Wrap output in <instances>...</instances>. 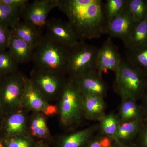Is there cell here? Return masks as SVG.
<instances>
[{
  "label": "cell",
  "mask_w": 147,
  "mask_h": 147,
  "mask_svg": "<svg viewBox=\"0 0 147 147\" xmlns=\"http://www.w3.org/2000/svg\"><path fill=\"white\" fill-rule=\"evenodd\" d=\"M57 7L79 41L98 38L106 33L108 23L101 0H59Z\"/></svg>",
  "instance_id": "6da1fadb"
},
{
  "label": "cell",
  "mask_w": 147,
  "mask_h": 147,
  "mask_svg": "<svg viewBox=\"0 0 147 147\" xmlns=\"http://www.w3.org/2000/svg\"><path fill=\"white\" fill-rule=\"evenodd\" d=\"M84 96L75 79L67 76L57 100L60 126L67 131L75 130L85 119Z\"/></svg>",
  "instance_id": "7a4b0ae2"
},
{
  "label": "cell",
  "mask_w": 147,
  "mask_h": 147,
  "mask_svg": "<svg viewBox=\"0 0 147 147\" xmlns=\"http://www.w3.org/2000/svg\"><path fill=\"white\" fill-rule=\"evenodd\" d=\"M69 50L43 35L34 52V68L67 75Z\"/></svg>",
  "instance_id": "3957f363"
},
{
  "label": "cell",
  "mask_w": 147,
  "mask_h": 147,
  "mask_svg": "<svg viewBox=\"0 0 147 147\" xmlns=\"http://www.w3.org/2000/svg\"><path fill=\"white\" fill-rule=\"evenodd\" d=\"M115 74L113 90L121 99L138 101L144 97L147 88V76L144 72L122 59Z\"/></svg>",
  "instance_id": "277c9868"
},
{
  "label": "cell",
  "mask_w": 147,
  "mask_h": 147,
  "mask_svg": "<svg viewBox=\"0 0 147 147\" xmlns=\"http://www.w3.org/2000/svg\"><path fill=\"white\" fill-rule=\"evenodd\" d=\"M27 78L19 71L0 77V111L3 115L22 107Z\"/></svg>",
  "instance_id": "5b68a950"
},
{
  "label": "cell",
  "mask_w": 147,
  "mask_h": 147,
  "mask_svg": "<svg viewBox=\"0 0 147 147\" xmlns=\"http://www.w3.org/2000/svg\"><path fill=\"white\" fill-rule=\"evenodd\" d=\"M98 48L80 41L69 48L67 62V76L78 78L85 74L96 70V60Z\"/></svg>",
  "instance_id": "8992f818"
},
{
  "label": "cell",
  "mask_w": 147,
  "mask_h": 147,
  "mask_svg": "<svg viewBox=\"0 0 147 147\" xmlns=\"http://www.w3.org/2000/svg\"><path fill=\"white\" fill-rule=\"evenodd\" d=\"M63 74L34 68L29 79L48 103L58 100L67 78Z\"/></svg>",
  "instance_id": "52a82bcc"
},
{
  "label": "cell",
  "mask_w": 147,
  "mask_h": 147,
  "mask_svg": "<svg viewBox=\"0 0 147 147\" xmlns=\"http://www.w3.org/2000/svg\"><path fill=\"white\" fill-rule=\"evenodd\" d=\"M30 112L21 107L3 115L0 129V138L2 139L29 135L28 124Z\"/></svg>",
  "instance_id": "ba28073f"
},
{
  "label": "cell",
  "mask_w": 147,
  "mask_h": 147,
  "mask_svg": "<svg viewBox=\"0 0 147 147\" xmlns=\"http://www.w3.org/2000/svg\"><path fill=\"white\" fill-rule=\"evenodd\" d=\"M59 0H36L29 3L22 11L21 18L42 32L48 14L57 7Z\"/></svg>",
  "instance_id": "9c48e42d"
},
{
  "label": "cell",
  "mask_w": 147,
  "mask_h": 147,
  "mask_svg": "<svg viewBox=\"0 0 147 147\" xmlns=\"http://www.w3.org/2000/svg\"><path fill=\"white\" fill-rule=\"evenodd\" d=\"M45 28L46 31L45 35L47 37L69 49L80 41L68 21L52 18L47 20Z\"/></svg>",
  "instance_id": "30bf717a"
},
{
  "label": "cell",
  "mask_w": 147,
  "mask_h": 147,
  "mask_svg": "<svg viewBox=\"0 0 147 147\" xmlns=\"http://www.w3.org/2000/svg\"><path fill=\"white\" fill-rule=\"evenodd\" d=\"M98 130V123L53 137L51 147H85Z\"/></svg>",
  "instance_id": "8fae6325"
},
{
  "label": "cell",
  "mask_w": 147,
  "mask_h": 147,
  "mask_svg": "<svg viewBox=\"0 0 147 147\" xmlns=\"http://www.w3.org/2000/svg\"><path fill=\"white\" fill-rule=\"evenodd\" d=\"M122 60L117 47L113 43L111 38H108L98 48L96 70L102 74L108 70L115 73L118 69Z\"/></svg>",
  "instance_id": "7c38bea8"
},
{
  "label": "cell",
  "mask_w": 147,
  "mask_h": 147,
  "mask_svg": "<svg viewBox=\"0 0 147 147\" xmlns=\"http://www.w3.org/2000/svg\"><path fill=\"white\" fill-rule=\"evenodd\" d=\"M74 79L83 95L96 96L104 98L107 96L108 85L102 79V74L97 70Z\"/></svg>",
  "instance_id": "4fadbf2b"
},
{
  "label": "cell",
  "mask_w": 147,
  "mask_h": 147,
  "mask_svg": "<svg viewBox=\"0 0 147 147\" xmlns=\"http://www.w3.org/2000/svg\"><path fill=\"white\" fill-rule=\"evenodd\" d=\"M136 24L126 8L121 14L108 22L105 34L110 37L121 40L125 44Z\"/></svg>",
  "instance_id": "5bb4252c"
},
{
  "label": "cell",
  "mask_w": 147,
  "mask_h": 147,
  "mask_svg": "<svg viewBox=\"0 0 147 147\" xmlns=\"http://www.w3.org/2000/svg\"><path fill=\"white\" fill-rule=\"evenodd\" d=\"M46 117L42 112L32 113L28 124V134L36 140H42L50 145L53 137L47 125Z\"/></svg>",
  "instance_id": "9a60e30c"
},
{
  "label": "cell",
  "mask_w": 147,
  "mask_h": 147,
  "mask_svg": "<svg viewBox=\"0 0 147 147\" xmlns=\"http://www.w3.org/2000/svg\"><path fill=\"white\" fill-rule=\"evenodd\" d=\"M48 102L28 78H27L21 99V105L30 113L42 112Z\"/></svg>",
  "instance_id": "2e32d148"
},
{
  "label": "cell",
  "mask_w": 147,
  "mask_h": 147,
  "mask_svg": "<svg viewBox=\"0 0 147 147\" xmlns=\"http://www.w3.org/2000/svg\"><path fill=\"white\" fill-rule=\"evenodd\" d=\"M12 36L25 41L34 49L42 39L43 35L40 30L27 21L20 20L10 29Z\"/></svg>",
  "instance_id": "e0dca14e"
},
{
  "label": "cell",
  "mask_w": 147,
  "mask_h": 147,
  "mask_svg": "<svg viewBox=\"0 0 147 147\" xmlns=\"http://www.w3.org/2000/svg\"><path fill=\"white\" fill-rule=\"evenodd\" d=\"M83 96L84 119L88 121H99L106 114L105 98L93 95H83Z\"/></svg>",
  "instance_id": "ac0fdd59"
},
{
  "label": "cell",
  "mask_w": 147,
  "mask_h": 147,
  "mask_svg": "<svg viewBox=\"0 0 147 147\" xmlns=\"http://www.w3.org/2000/svg\"><path fill=\"white\" fill-rule=\"evenodd\" d=\"M137 102L131 99H121L117 113L121 122L133 121L147 118L143 106Z\"/></svg>",
  "instance_id": "d6986e66"
},
{
  "label": "cell",
  "mask_w": 147,
  "mask_h": 147,
  "mask_svg": "<svg viewBox=\"0 0 147 147\" xmlns=\"http://www.w3.org/2000/svg\"><path fill=\"white\" fill-rule=\"evenodd\" d=\"M7 50L19 65L32 61L34 49L27 42L11 36Z\"/></svg>",
  "instance_id": "ffe728a7"
},
{
  "label": "cell",
  "mask_w": 147,
  "mask_h": 147,
  "mask_svg": "<svg viewBox=\"0 0 147 147\" xmlns=\"http://www.w3.org/2000/svg\"><path fill=\"white\" fill-rule=\"evenodd\" d=\"M145 119H146L133 121L121 122L113 139L114 141L128 144L137 138Z\"/></svg>",
  "instance_id": "44dd1931"
},
{
  "label": "cell",
  "mask_w": 147,
  "mask_h": 147,
  "mask_svg": "<svg viewBox=\"0 0 147 147\" xmlns=\"http://www.w3.org/2000/svg\"><path fill=\"white\" fill-rule=\"evenodd\" d=\"M147 42V17L136 23L125 46L128 50L135 49Z\"/></svg>",
  "instance_id": "7402d4cb"
},
{
  "label": "cell",
  "mask_w": 147,
  "mask_h": 147,
  "mask_svg": "<svg viewBox=\"0 0 147 147\" xmlns=\"http://www.w3.org/2000/svg\"><path fill=\"white\" fill-rule=\"evenodd\" d=\"M125 60L147 76V42L135 49L128 50Z\"/></svg>",
  "instance_id": "603a6c76"
},
{
  "label": "cell",
  "mask_w": 147,
  "mask_h": 147,
  "mask_svg": "<svg viewBox=\"0 0 147 147\" xmlns=\"http://www.w3.org/2000/svg\"><path fill=\"white\" fill-rule=\"evenodd\" d=\"M121 123L117 114L110 113L105 114L98 121V131L102 135L113 139Z\"/></svg>",
  "instance_id": "cb8c5ba5"
},
{
  "label": "cell",
  "mask_w": 147,
  "mask_h": 147,
  "mask_svg": "<svg viewBox=\"0 0 147 147\" xmlns=\"http://www.w3.org/2000/svg\"><path fill=\"white\" fill-rule=\"evenodd\" d=\"M24 9L13 8L0 2V24L10 30L21 20Z\"/></svg>",
  "instance_id": "d4e9b609"
},
{
  "label": "cell",
  "mask_w": 147,
  "mask_h": 147,
  "mask_svg": "<svg viewBox=\"0 0 147 147\" xmlns=\"http://www.w3.org/2000/svg\"><path fill=\"white\" fill-rule=\"evenodd\" d=\"M127 9L135 23L147 17V1L143 0H127Z\"/></svg>",
  "instance_id": "484cf974"
},
{
  "label": "cell",
  "mask_w": 147,
  "mask_h": 147,
  "mask_svg": "<svg viewBox=\"0 0 147 147\" xmlns=\"http://www.w3.org/2000/svg\"><path fill=\"white\" fill-rule=\"evenodd\" d=\"M127 0H107L104 4L107 23L121 14L127 8Z\"/></svg>",
  "instance_id": "4316f807"
},
{
  "label": "cell",
  "mask_w": 147,
  "mask_h": 147,
  "mask_svg": "<svg viewBox=\"0 0 147 147\" xmlns=\"http://www.w3.org/2000/svg\"><path fill=\"white\" fill-rule=\"evenodd\" d=\"M18 66L8 50H0V77L18 71Z\"/></svg>",
  "instance_id": "83f0119b"
},
{
  "label": "cell",
  "mask_w": 147,
  "mask_h": 147,
  "mask_svg": "<svg viewBox=\"0 0 147 147\" xmlns=\"http://www.w3.org/2000/svg\"><path fill=\"white\" fill-rule=\"evenodd\" d=\"M2 139L7 147H34L37 141L29 135H19Z\"/></svg>",
  "instance_id": "f1b7e54d"
},
{
  "label": "cell",
  "mask_w": 147,
  "mask_h": 147,
  "mask_svg": "<svg viewBox=\"0 0 147 147\" xmlns=\"http://www.w3.org/2000/svg\"><path fill=\"white\" fill-rule=\"evenodd\" d=\"M114 140L98 131L85 147H113Z\"/></svg>",
  "instance_id": "f546056e"
},
{
  "label": "cell",
  "mask_w": 147,
  "mask_h": 147,
  "mask_svg": "<svg viewBox=\"0 0 147 147\" xmlns=\"http://www.w3.org/2000/svg\"><path fill=\"white\" fill-rule=\"evenodd\" d=\"M11 37L10 29L0 24V50L8 49Z\"/></svg>",
  "instance_id": "4dcf8cb0"
},
{
  "label": "cell",
  "mask_w": 147,
  "mask_h": 147,
  "mask_svg": "<svg viewBox=\"0 0 147 147\" xmlns=\"http://www.w3.org/2000/svg\"><path fill=\"white\" fill-rule=\"evenodd\" d=\"M42 113L45 117L48 118L51 117L58 116L59 109L57 104L52 103H48L45 106Z\"/></svg>",
  "instance_id": "1f68e13d"
},
{
  "label": "cell",
  "mask_w": 147,
  "mask_h": 147,
  "mask_svg": "<svg viewBox=\"0 0 147 147\" xmlns=\"http://www.w3.org/2000/svg\"><path fill=\"white\" fill-rule=\"evenodd\" d=\"M0 2L13 8L24 9L29 3L28 0H0Z\"/></svg>",
  "instance_id": "d6a6232c"
},
{
  "label": "cell",
  "mask_w": 147,
  "mask_h": 147,
  "mask_svg": "<svg viewBox=\"0 0 147 147\" xmlns=\"http://www.w3.org/2000/svg\"><path fill=\"white\" fill-rule=\"evenodd\" d=\"M141 147H147V118L143 123L141 130L137 137Z\"/></svg>",
  "instance_id": "836d02e7"
},
{
  "label": "cell",
  "mask_w": 147,
  "mask_h": 147,
  "mask_svg": "<svg viewBox=\"0 0 147 147\" xmlns=\"http://www.w3.org/2000/svg\"><path fill=\"white\" fill-rule=\"evenodd\" d=\"M34 147H51L49 143L42 141V140H37Z\"/></svg>",
  "instance_id": "e575fe53"
},
{
  "label": "cell",
  "mask_w": 147,
  "mask_h": 147,
  "mask_svg": "<svg viewBox=\"0 0 147 147\" xmlns=\"http://www.w3.org/2000/svg\"><path fill=\"white\" fill-rule=\"evenodd\" d=\"M113 147H131L128 144H124L121 142L114 141Z\"/></svg>",
  "instance_id": "d590c367"
},
{
  "label": "cell",
  "mask_w": 147,
  "mask_h": 147,
  "mask_svg": "<svg viewBox=\"0 0 147 147\" xmlns=\"http://www.w3.org/2000/svg\"><path fill=\"white\" fill-rule=\"evenodd\" d=\"M144 102L142 105L144 110L145 113L147 117V93L144 96Z\"/></svg>",
  "instance_id": "8d00e7d4"
},
{
  "label": "cell",
  "mask_w": 147,
  "mask_h": 147,
  "mask_svg": "<svg viewBox=\"0 0 147 147\" xmlns=\"http://www.w3.org/2000/svg\"><path fill=\"white\" fill-rule=\"evenodd\" d=\"M0 147H7L6 146L5 144L3 142L2 139L0 138Z\"/></svg>",
  "instance_id": "74e56055"
},
{
  "label": "cell",
  "mask_w": 147,
  "mask_h": 147,
  "mask_svg": "<svg viewBox=\"0 0 147 147\" xmlns=\"http://www.w3.org/2000/svg\"><path fill=\"white\" fill-rule=\"evenodd\" d=\"M3 115L0 111V129H1V123L2 118Z\"/></svg>",
  "instance_id": "f35d334b"
}]
</instances>
